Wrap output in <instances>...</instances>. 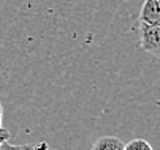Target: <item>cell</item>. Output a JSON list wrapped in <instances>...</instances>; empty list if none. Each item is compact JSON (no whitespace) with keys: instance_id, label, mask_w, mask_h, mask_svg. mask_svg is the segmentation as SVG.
Here are the masks:
<instances>
[{"instance_id":"obj_4","label":"cell","mask_w":160,"mask_h":150,"mask_svg":"<svg viewBox=\"0 0 160 150\" xmlns=\"http://www.w3.org/2000/svg\"><path fill=\"white\" fill-rule=\"evenodd\" d=\"M0 150H49V145L46 141L41 142H32V144H22V145H14L5 141L0 145Z\"/></svg>"},{"instance_id":"obj_3","label":"cell","mask_w":160,"mask_h":150,"mask_svg":"<svg viewBox=\"0 0 160 150\" xmlns=\"http://www.w3.org/2000/svg\"><path fill=\"white\" fill-rule=\"evenodd\" d=\"M122 148L124 142L116 136H102L90 147V150H122Z\"/></svg>"},{"instance_id":"obj_5","label":"cell","mask_w":160,"mask_h":150,"mask_svg":"<svg viewBox=\"0 0 160 150\" xmlns=\"http://www.w3.org/2000/svg\"><path fill=\"white\" fill-rule=\"evenodd\" d=\"M122 150H154V148L146 139H133V141L124 144Z\"/></svg>"},{"instance_id":"obj_7","label":"cell","mask_w":160,"mask_h":150,"mask_svg":"<svg viewBox=\"0 0 160 150\" xmlns=\"http://www.w3.org/2000/svg\"><path fill=\"white\" fill-rule=\"evenodd\" d=\"M2 122H3V106L2 101H0V126H2Z\"/></svg>"},{"instance_id":"obj_6","label":"cell","mask_w":160,"mask_h":150,"mask_svg":"<svg viewBox=\"0 0 160 150\" xmlns=\"http://www.w3.org/2000/svg\"><path fill=\"white\" fill-rule=\"evenodd\" d=\"M8 139H10V131L7 130V128L0 126V145H2L5 141H8Z\"/></svg>"},{"instance_id":"obj_2","label":"cell","mask_w":160,"mask_h":150,"mask_svg":"<svg viewBox=\"0 0 160 150\" xmlns=\"http://www.w3.org/2000/svg\"><path fill=\"white\" fill-rule=\"evenodd\" d=\"M140 24H160V0H144L140 11Z\"/></svg>"},{"instance_id":"obj_1","label":"cell","mask_w":160,"mask_h":150,"mask_svg":"<svg viewBox=\"0 0 160 150\" xmlns=\"http://www.w3.org/2000/svg\"><path fill=\"white\" fill-rule=\"evenodd\" d=\"M140 46L160 59V24H140Z\"/></svg>"}]
</instances>
